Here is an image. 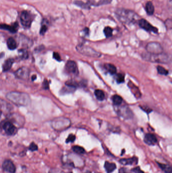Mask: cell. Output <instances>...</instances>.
Returning <instances> with one entry per match:
<instances>
[{
	"mask_svg": "<svg viewBox=\"0 0 172 173\" xmlns=\"http://www.w3.org/2000/svg\"><path fill=\"white\" fill-rule=\"evenodd\" d=\"M145 10H146V13L148 15H153V13L155 12V7L153 3L151 1H148L146 3Z\"/></svg>",
	"mask_w": 172,
	"mask_h": 173,
	"instance_id": "ac0fdd59",
	"label": "cell"
},
{
	"mask_svg": "<svg viewBox=\"0 0 172 173\" xmlns=\"http://www.w3.org/2000/svg\"><path fill=\"white\" fill-rule=\"evenodd\" d=\"M43 88L46 90L49 89V83L48 82V80H46V79L44 80L43 83Z\"/></svg>",
	"mask_w": 172,
	"mask_h": 173,
	"instance_id": "8d00e7d4",
	"label": "cell"
},
{
	"mask_svg": "<svg viewBox=\"0 0 172 173\" xmlns=\"http://www.w3.org/2000/svg\"><path fill=\"white\" fill-rule=\"evenodd\" d=\"M144 142L148 145L153 146L157 144V139L156 136L154 135L153 134L147 133L144 136Z\"/></svg>",
	"mask_w": 172,
	"mask_h": 173,
	"instance_id": "7c38bea8",
	"label": "cell"
},
{
	"mask_svg": "<svg viewBox=\"0 0 172 173\" xmlns=\"http://www.w3.org/2000/svg\"><path fill=\"white\" fill-rule=\"evenodd\" d=\"M138 162V158L137 157L128 158H122L119 160V162L123 165H133L137 164Z\"/></svg>",
	"mask_w": 172,
	"mask_h": 173,
	"instance_id": "5bb4252c",
	"label": "cell"
},
{
	"mask_svg": "<svg viewBox=\"0 0 172 173\" xmlns=\"http://www.w3.org/2000/svg\"><path fill=\"white\" fill-rule=\"evenodd\" d=\"M66 70L68 73L73 74V75H76L78 73V68L76 64L73 61H68L66 64Z\"/></svg>",
	"mask_w": 172,
	"mask_h": 173,
	"instance_id": "8fae6325",
	"label": "cell"
},
{
	"mask_svg": "<svg viewBox=\"0 0 172 173\" xmlns=\"http://www.w3.org/2000/svg\"><path fill=\"white\" fill-rule=\"evenodd\" d=\"M7 98L12 103L19 106H26L31 101L29 95L21 92H10L7 95Z\"/></svg>",
	"mask_w": 172,
	"mask_h": 173,
	"instance_id": "7a4b0ae2",
	"label": "cell"
},
{
	"mask_svg": "<svg viewBox=\"0 0 172 173\" xmlns=\"http://www.w3.org/2000/svg\"><path fill=\"white\" fill-rule=\"evenodd\" d=\"M7 46L10 50H14L17 48V43L13 37H9L7 40Z\"/></svg>",
	"mask_w": 172,
	"mask_h": 173,
	"instance_id": "ffe728a7",
	"label": "cell"
},
{
	"mask_svg": "<svg viewBox=\"0 0 172 173\" xmlns=\"http://www.w3.org/2000/svg\"><path fill=\"white\" fill-rule=\"evenodd\" d=\"M138 24L141 29H143L146 31L149 32H153L155 33H158V29L155 26H153L151 24H150L149 22H148L144 19H140L138 22Z\"/></svg>",
	"mask_w": 172,
	"mask_h": 173,
	"instance_id": "52a82bcc",
	"label": "cell"
},
{
	"mask_svg": "<svg viewBox=\"0 0 172 173\" xmlns=\"http://www.w3.org/2000/svg\"><path fill=\"white\" fill-rule=\"evenodd\" d=\"M2 168L4 171L9 173H15L16 167L11 160H7L3 162Z\"/></svg>",
	"mask_w": 172,
	"mask_h": 173,
	"instance_id": "30bf717a",
	"label": "cell"
},
{
	"mask_svg": "<svg viewBox=\"0 0 172 173\" xmlns=\"http://www.w3.org/2000/svg\"><path fill=\"white\" fill-rule=\"evenodd\" d=\"M159 168L161 169L165 173H172V167H171L169 164H161L160 162H157Z\"/></svg>",
	"mask_w": 172,
	"mask_h": 173,
	"instance_id": "d6986e66",
	"label": "cell"
},
{
	"mask_svg": "<svg viewBox=\"0 0 172 173\" xmlns=\"http://www.w3.org/2000/svg\"><path fill=\"white\" fill-rule=\"evenodd\" d=\"M112 0H100V1L96 5V6H98L104 5L109 4L112 2Z\"/></svg>",
	"mask_w": 172,
	"mask_h": 173,
	"instance_id": "1f68e13d",
	"label": "cell"
},
{
	"mask_svg": "<svg viewBox=\"0 0 172 173\" xmlns=\"http://www.w3.org/2000/svg\"><path fill=\"white\" fill-rule=\"evenodd\" d=\"M29 150L31 151H37L38 150V146H37V145L35 144V143L32 142L29 145Z\"/></svg>",
	"mask_w": 172,
	"mask_h": 173,
	"instance_id": "836d02e7",
	"label": "cell"
},
{
	"mask_svg": "<svg viewBox=\"0 0 172 173\" xmlns=\"http://www.w3.org/2000/svg\"><path fill=\"white\" fill-rule=\"evenodd\" d=\"M36 77H37V76H36V75H33V77H32V80H33V81L35 80V79H36Z\"/></svg>",
	"mask_w": 172,
	"mask_h": 173,
	"instance_id": "b9f144b4",
	"label": "cell"
},
{
	"mask_svg": "<svg viewBox=\"0 0 172 173\" xmlns=\"http://www.w3.org/2000/svg\"><path fill=\"white\" fill-rule=\"evenodd\" d=\"M53 57L58 61H60L61 60V57H60V56L59 55L58 53L54 52V53H53Z\"/></svg>",
	"mask_w": 172,
	"mask_h": 173,
	"instance_id": "74e56055",
	"label": "cell"
},
{
	"mask_svg": "<svg viewBox=\"0 0 172 173\" xmlns=\"http://www.w3.org/2000/svg\"><path fill=\"white\" fill-rule=\"evenodd\" d=\"M157 72H159V73L161 75H167L169 73L168 70H167L164 67L161 66H158L157 67Z\"/></svg>",
	"mask_w": 172,
	"mask_h": 173,
	"instance_id": "f1b7e54d",
	"label": "cell"
},
{
	"mask_svg": "<svg viewBox=\"0 0 172 173\" xmlns=\"http://www.w3.org/2000/svg\"><path fill=\"white\" fill-rule=\"evenodd\" d=\"M128 86L129 88L130 89L131 92H132V93L136 98L138 99L140 98V97L141 96V94L140 93L139 88H138L137 86H136L132 81L129 82Z\"/></svg>",
	"mask_w": 172,
	"mask_h": 173,
	"instance_id": "9a60e30c",
	"label": "cell"
},
{
	"mask_svg": "<svg viewBox=\"0 0 172 173\" xmlns=\"http://www.w3.org/2000/svg\"><path fill=\"white\" fill-rule=\"evenodd\" d=\"M165 25L167 29H172V19H167L165 22Z\"/></svg>",
	"mask_w": 172,
	"mask_h": 173,
	"instance_id": "e575fe53",
	"label": "cell"
},
{
	"mask_svg": "<svg viewBox=\"0 0 172 173\" xmlns=\"http://www.w3.org/2000/svg\"><path fill=\"white\" fill-rule=\"evenodd\" d=\"M131 171L134 173H145L144 171L140 169L139 167H136L134 168L131 170Z\"/></svg>",
	"mask_w": 172,
	"mask_h": 173,
	"instance_id": "d590c367",
	"label": "cell"
},
{
	"mask_svg": "<svg viewBox=\"0 0 172 173\" xmlns=\"http://www.w3.org/2000/svg\"><path fill=\"white\" fill-rule=\"evenodd\" d=\"M20 19L22 26L25 28H29L33 19V15L26 11H22L21 13Z\"/></svg>",
	"mask_w": 172,
	"mask_h": 173,
	"instance_id": "5b68a950",
	"label": "cell"
},
{
	"mask_svg": "<svg viewBox=\"0 0 172 173\" xmlns=\"http://www.w3.org/2000/svg\"><path fill=\"white\" fill-rule=\"evenodd\" d=\"M112 100L115 105L116 106H119L122 104L123 99L119 95H115L112 97Z\"/></svg>",
	"mask_w": 172,
	"mask_h": 173,
	"instance_id": "cb8c5ba5",
	"label": "cell"
},
{
	"mask_svg": "<svg viewBox=\"0 0 172 173\" xmlns=\"http://www.w3.org/2000/svg\"><path fill=\"white\" fill-rule=\"evenodd\" d=\"M104 167L107 173H112L117 168V166L113 162H110L107 161L105 162Z\"/></svg>",
	"mask_w": 172,
	"mask_h": 173,
	"instance_id": "e0dca14e",
	"label": "cell"
},
{
	"mask_svg": "<svg viewBox=\"0 0 172 173\" xmlns=\"http://www.w3.org/2000/svg\"><path fill=\"white\" fill-rule=\"evenodd\" d=\"M169 9L171 11V12H172V0H170V2L169 3Z\"/></svg>",
	"mask_w": 172,
	"mask_h": 173,
	"instance_id": "60d3db41",
	"label": "cell"
},
{
	"mask_svg": "<svg viewBox=\"0 0 172 173\" xmlns=\"http://www.w3.org/2000/svg\"><path fill=\"white\" fill-rule=\"evenodd\" d=\"M77 50L81 54L89 57L97 58L100 57L101 55L100 53L96 52L93 49L89 47L84 46H78L77 47Z\"/></svg>",
	"mask_w": 172,
	"mask_h": 173,
	"instance_id": "8992f818",
	"label": "cell"
},
{
	"mask_svg": "<svg viewBox=\"0 0 172 173\" xmlns=\"http://www.w3.org/2000/svg\"><path fill=\"white\" fill-rule=\"evenodd\" d=\"M72 150L74 152L79 154H82L85 153V149L83 147H81L80 146H74L72 147Z\"/></svg>",
	"mask_w": 172,
	"mask_h": 173,
	"instance_id": "484cf974",
	"label": "cell"
},
{
	"mask_svg": "<svg viewBox=\"0 0 172 173\" xmlns=\"http://www.w3.org/2000/svg\"><path fill=\"white\" fill-rule=\"evenodd\" d=\"M142 59L146 61L153 63L167 64L171 62V58L167 54H152L148 52L144 53L142 55Z\"/></svg>",
	"mask_w": 172,
	"mask_h": 173,
	"instance_id": "3957f363",
	"label": "cell"
},
{
	"mask_svg": "<svg viewBox=\"0 0 172 173\" xmlns=\"http://www.w3.org/2000/svg\"><path fill=\"white\" fill-rule=\"evenodd\" d=\"M113 29H112L111 27H109V26L106 27L104 29V30L105 35L107 37H112L113 35Z\"/></svg>",
	"mask_w": 172,
	"mask_h": 173,
	"instance_id": "4316f807",
	"label": "cell"
},
{
	"mask_svg": "<svg viewBox=\"0 0 172 173\" xmlns=\"http://www.w3.org/2000/svg\"><path fill=\"white\" fill-rule=\"evenodd\" d=\"M116 79V81L117 83H122L124 81V75L121 74V73H119V74L117 75Z\"/></svg>",
	"mask_w": 172,
	"mask_h": 173,
	"instance_id": "4dcf8cb0",
	"label": "cell"
},
{
	"mask_svg": "<svg viewBox=\"0 0 172 173\" xmlns=\"http://www.w3.org/2000/svg\"><path fill=\"white\" fill-rule=\"evenodd\" d=\"M94 94L96 98L98 99V100L102 101L105 98V94L104 92L102 90H96L94 92Z\"/></svg>",
	"mask_w": 172,
	"mask_h": 173,
	"instance_id": "603a6c76",
	"label": "cell"
},
{
	"mask_svg": "<svg viewBox=\"0 0 172 173\" xmlns=\"http://www.w3.org/2000/svg\"><path fill=\"white\" fill-rule=\"evenodd\" d=\"M44 23H42V27H41V29L40 30V34L41 35H44L45 34V33H46V31L48 30V26L45 23L46 21L44 20Z\"/></svg>",
	"mask_w": 172,
	"mask_h": 173,
	"instance_id": "f546056e",
	"label": "cell"
},
{
	"mask_svg": "<svg viewBox=\"0 0 172 173\" xmlns=\"http://www.w3.org/2000/svg\"><path fill=\"white\" fill-rule=\"evenodd\" d=\"M18 55L21 59H25L28 58L29 55L27 52L24 49H21L18 51Z\"/></svg>",
	"mask_w": 172,
	"mask_h": 173,
	"instance_id": "83f0119b",
	"label": "cell"
},
{
	"mask_svg": "<svg viewBox=\"0 0 172 173\" xmlns=\"http://www.w3.org/2000/svg\"><path fill=\"white\" fill-rule=\"evenodd\" d=\"M29 74V70L28 68L22 67L17 70L15 72V75L20 79H26L28 78Z\"/></svg>",
	"mask_w": 172,
	"mask_h": 173,
	"instance_id": "4fadbf2b",
	"label": "cell"
},
{
	"mask_svg": "<svg viewBox=\"0 0 172 173\" xmlns=\"http://www.w3.org/2000/svg\"><path fill=\"white\" fill-rule=\"evenodd\" d=\"M147 52L152 54H159L163 53V50L161 45L157 42H149L146 45Z\"/></svg>",
	"mask_w": 172,
	"mask_h": 173,
	"instance_id": "277c9868",
	"label": "cell"
},
{
	"mask_svg": "<svg viewBox=\"0 0 172 173\" xmlns=\"http://www.w3.org/2000/svg\"><path fill=\"white\" fill-rule=\"evenodd\" d=\"M105 68L111 75H115L117 72V68L115 66L112 64H106Z\"/></svg>",
	"mask_w": 172,
	"mask_h": 173,
	"instance_id": "7402d4cb",
	"label": "cell"
},
{
	"mask_svg": "<svg viewBox=\"0 0 172 173\" xmlns=\"http://www.w3.org/2000/svg\"><path fill=\"white\" fill-rule=\"evenodd\" d=\"M3 128L5 133L9 136L14 135L17 132V128L10 122H5L3 126Z\"/></svg>",
	"mask_w": 172,
	"mask_h": 173,
	"instance_id": "ba28073f",
	"label": "cell"
},
{
	"mask_svg": "<svg viewBox=\"0 0 172 173\" xmlns=\"http://www.w3.org/2000/svg\"><path fill=\"white\" fill-rule=\"evenodd\" d=\"M13 62L14 61L12 59H8L6 60L3 65V70L4 71H7L10 70L13 65Z\"/></svg>",
	"mask_w": 172,
	"mask_h": 173,
	"instance_id": "44dd1931",
	"label": "cell"
},
{
	"mask_svg": "<svg viewBox=\"0 0 172 173\" xmlns=\"http://www.w3.org/2000/svg\"><path fill=\"white\" fill-rule=\"evenodd\" d=\"M49 173H72V172H65L64 171H60L58 170H52Z\"/></svg>",
	"mask_w": 172,
	"mask_h": 173,
	"instance_id": "f35d334b",
	"label": "cell"
},
{
	"mask_svg": "<svg viewBox=\"0 0 172 173\" xmlns=\"http://www.w3.org/2000/svg\"><path fill=\"white\" fill-rule=\"evenodd\" d=\"M1 29H3L9 31L11 33H15L17 31L18 29V24L17 22L14 23L12 25L3 24H1Z\"/></svg>",
	"mask_w": 172,
	"mask_h": 173,
	"instance_id": "2e32d148",
	"label": "cell"
},
{
	"mask_svg": "<svg viewBox=\"0 0 172 173\" xmlns=\"http://www.w3.org/2000/svg\"><path fill=\"white\" fill-rule=\"evenodd\" d=\"M75 139H76V137L74 135L70 134L67 138V139L66 140V142L67 143H68L73 142L75 140Z\"/></svg>",
	"mask_w": 172,
	"mask_h": 173,
	"instance_id": "d6a6232c",
	"label": "cell"
},
{
	"mask_svg": "<svg viewBox=\"0 0 172 173\" xmlns=\"http://www.w3.org/2000/svg\"><path fill=\"white\" fill-rule=\"evenodd\" d=\"M118 114L120 116L125 119H130L132 118L133 114L132 110L128 106H122L118 110Z\"/></svg>",
	"mask_w": 172,
	"mask_h": 173,
	"instance_id": "9c48e42d",
	"label": "cell"
},
{
	"mask_svg": "<svg viewBox=\"0 0 172 173\" xmlns=\"http://www.w3.org/2000/svg\"><path fill=\"white\" fill-rule=\"evenodd\" d=\"M74 3H75V4L77 5V6L80 7L81 8H85V9H86V8L88 9V8H89L90 5H93L92 4L93 3H90V2H88L86 3H84L82 1H75Z\"/></svg>",
	"mask_w": 172,
	"mask_h": 173,
	"instance_id": "d4e9b609",
	"label": "cell"
},
{
	"mask_svg": "<svg viewBox=\"0 0 172 173\" xmlns=\"http://www.w3.org/2000/svg\"><path fill=\"white\" fill-rule=\"evenodd\" d=\"M116 15L119 20L124 23L135 24L139 21V16L134 11L125 9H118L116 11Z\"/></svg>",
	"mask_w": 172,
	"mask_h": 173,
	"instance_id": "6da1fadb",
	"label": "cell"
},
{
	"mask_svg": "<svg viewBox=\"0 0 172 173\" xmlns=\"http://www.w3.org/2000/svg\"><path fill=\"white\" fill-rule=\"evenodd\" d=\"M119 173H129L127 170V169L124 168H122L119 170Z\"/></svg>",
	"mask_w": 172,
	"mask_h": 173,
	"instance_id": "ab89813d",
	"label": "cell"
}]
</instances>
